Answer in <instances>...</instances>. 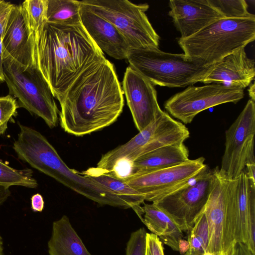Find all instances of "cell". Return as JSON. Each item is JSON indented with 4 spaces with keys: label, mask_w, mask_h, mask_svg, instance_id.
Returning a JSON list of instances; mask_svg holds the SVG:
<instances>
[{
    "label": "cell",
    "mask_w": 255,
    "mask_h": 255,
    "mask_svg": "<svg viewBox=\"0 0 255 255\" xmlns=\"http://www.w3.org/2000/svg\"><path fill=\"white\" fill-rule=\"evenodd\" d=\"M123 93L113 64L106 58L93 63L58 101L61 128L83 136L110 126L123 112Z\"/></svg>",
    "instance_id": "1"
},
{
    "label": "cell",
    "mask_w": 255,
    "mask_h": 255,
    "mask_svg": "<svg viewBox=\"0 0 255 255\" xmlns=\"http://www.w3.org/2000/svg\"><path fill=\"white\" fill-rule=\"evenodd\" d=\"M32 61L58 101L77 77L106 58L82 24L45 22L32 33Z\"/></svg>",
    "instance_id": "2"
},
{
    "label": "cell",
    "mask_w": 255,
    "mask_h": 255,
    "mask_svg": "<svg viewBox=\"0 0 255 255\" xmlns=\"http://www.w3.org/2000/svg\"><path fill=\"white\" fill-rule=\"evenodd\" d=\"M255 39V16L223 18L178 43L186 57L201 66H212Z\"/></svg>",
    "instance_id": "3"
},
{
    "label": "cell",
    "mask_w": 255,
    "mask_h": 255,
    "mask_svg": "<svg viewBox=\"0 0 255 255\" xmlns=\"http://www.w3.org/2000/svg\"><path fill=\"white\" fill-rule=\"evenodd\" d=\"M22 160L33 168L101 205L130 208L128 203L109 189L70 168L43 135L35 136L27 143L23 151Z\"/></svg>",
    "instance_id": "4"
},
{
    "label": "cell",
    "mask_w": 255,
    "mask_h": 255,
    "mask_svg": "<svg viewBox=\"0 0 255 255\" xmlns=\"http://www.w3.org/2000/svg\"><path fill=\"white\" fill-rule=\"evenodd\" d=\"M129 66L154 86L185 87L201 82L214 65H199L184 53L165 52L158 48L131 49L127 56Z\"/></svg>",
    "instance_id": "5"
},
{
    "label": "cell",
    "mask_w": 255,
    "mask_h": 255,
    "mask_svg": "<svg viewBox=\"0 0 255 255\" xmlns=\"http://www.w3.org/2000/svg\"><path fill=\"white\" fill-rule=\"evenodd\" d=\"M3 73L9 95L17 99L19 107L42 118L49 128L56 127L59 112L54 97L33 61L24 65L10 58L4 59Z\"/></svg>",
    "instance_id": "6"
},
{
    "label": "cell",
    "mask_w": 255,
    "mask_h": 255,
    "mask_svg": "<svg viewBox=\"0 0 255 255\" xmlns=\"http://www.w3.org/2000/svg\"><path fill=\"white\" fill-rule=\"evenodd\" d=\"M80 2L111 23L131 49L158 48L160 37L145 14L148 4H135L127 0H83Z\"/></svg>",
    "instance_id": "7"
},
{
    "label": "cell",
    "mask_w": 255,
    "mask_h": 255,
    "mask_svg": "<svg viewBox=\"0 0 255 255\" xmlns=\"http://www.w3.org/2000/svg\"><path fill=\"white\" fill-rule=\"evenodd\" d=\"M189 135L184 124L163 112L128 141L103 154L97 167L111 171L119 161L132 163L141 155L161 147L184 143Z\"/></svg>",
    "instance_id": "8"
},
{
    "label": "cell",
    "mask_w": 255,
    "mask_h": 255,
    "mask_svg": "<svg viewBox=\"0 0 255 255\" xmlns=\"http://www.w3.org/2000/svg\"><path fill=\"white\" fill-rule=\"evenodd\" d=\"M214 178L213 169L207 166L191 182L152 203L168 214L182 232H189L205 206Z\"/></svg>",
    "instance_id": "9"
},
{
    "label": "cell",
    "mask_w": 255,
    "mask_h": 255,
    "mask_svg": "<svg viewBox=\"0 0 255 255\" xmlns=\"http://www.w3.org/2000/svg\"><path fill=\"white\" fill-rule=\"evenodd\" d=\"M204 161L203 157L189 159L174 166L137 172L123 180L153 203L194 179L207 166Z\"/></svg>",
    "instance_id": "10"
},
{
    "label": "cell",
    "mask_w": 255,
    "mask_h": 255,
    "mask_svg": "<svg viewBox=\"0 0 255 255\" xmlns=\"http://www.w3.org/2000/svg\"><path fill=\"white\" fill-rule=\"evenodd\" d=\"M255 103L249 100L236 120L225 132V150L220 171L235 179L248 163H255Z\"/></svg>",
    "instance_id": "11"
},
{
    "label": "cell",
    "mask_w": 255,
    "mask_h": 255,
    "mask_svg": "<svg viewBox=\"0 0 255 255\" xmlns=\"http://www.w3.org/2000/svg\"><path fill=\"white\" fill-rule=\"evenodd\" d=\"M244 97V89L215 83L189 86L164 103L167 112L183 124H190L200 112L227 103H237Z\"/></svg>",
    "instance_id": "12"
},
{
    "label": "cell",
    "mask_w": 255,
    "mask_h": 255,
    "mask_svg": "<svg viewBox=\"0 0 255 255\" xmlns=\"http://www.w3.org/2000/svg\"><path fill=\"white\" fill-rule=\"evenodd\" d=\"M226 211L236 228V242L246 244L255 254V182L245 171L238 178L227 180Z\"/></svg>",
    "instance_id": "13"
},
{
    "label": "cell",
    "mask_w": 255,
    "mask_h": 255,
    "mask_svg": "<svg viewBox=\"0 0 255 255\" xmlns=\"http://www.w3.org/2000/svg\"><path fill=\"white\" fill-rule=\"evenodd\" d=\"M122 84L135 126L140 131L163 112L154 86L130 66L126 70Z\"/></svg>",
    "instance_id": "14"
},
{
    "label": "cell",
    "mask_w": 255,
    "mask_h": 255,
    "mask_svg": "<svg viewBox=\"0 0 255 255\" xmlns=\"http://www.w3.org/2000/svg\"><path fill=\"white\" fill-rule=\"evenodd\" d=\"M214 178L203 211L209 228L207 252L224 255V238L226 221V187L228 179L218 167L213 169Z\"/></svg>",
    "instance_id": "15"
},
{
    "label": "cell",
    "mask_w": 255,
    "mask_h": 255,
    "mask_svg": "<svg viewBox=\"0 0 255 255\" xmlns=\"http://www.w3.org/2000/svg\"><path fill=\"white\" fill-rule=\"evenodd\" d=\"M168 15L181 34L186 38L224 18L208 0H171Z\"/></svg>",
    "instance_id": "16"
},
{
    "label": "cell",
    "mask_w": 255,
    "mask_h": 255,
    "mask_svg": "<svg viewBox=\"0 0 255 255\" xmlns=\"http://www.w3.org/2000/svg\"><path fill=\"white\" fill-rule=\"evenodd\" d=\"M32 33L21 4L14 5L2 36L3 59L24 65L32 62Z\"/></svg>",
    "instance_id": "17"
},
{
    "label": "cell",
    "mask_w": 255,
    "mask_h": 255,
    "mask_svg": "<svg viewBox=\"0 0 255 255\" xmlns=\"http://www.w3.org/2000/svg\"><path fill=\"white\" fill-rule=\"evenodd\" d=\"M80 5L81 24L95 44L112 58L127 59L131 48L123 35L107 20Z\"/></svg>",
    "instance_id": "18"
},
{
    "label": "cell",
    "mask_w": 255,
    "mask_h": 255,
    "mask_svg": "<svg viewBox=\"0 0 255 255\" xmlns=\"http://www.w3.org/2000/svg\"><path fill=\"white\" fill-rule=\"evenodd\" d=\"M255 76V61L247 56L245 48H241L215 64L201 82L223 84L245 89L251 84Z\"/></svg>",
    "instance_id": "19"
},
{
    "label": "cell",
    "mask_w": 255,
    "mask_h": 255,
    "mask_svg": "<svg viewBox=\"0 0 255 255\" xmlns=\"http://www.w3.org/2000/svg\"><path fill=\"white\" fill-rule=\"evenodd\" d=\"M148 230L157 236L164 244L179 251L178 244L182 239V231L171 217L155 204L143 203L134 209Z\"/></svg>",
    "instance_id": "20"
},
{
    "label": "cell",
    "mask_w": 255,
    "mask_h": 255,
    "mask_svg": "<svg viewBox=\"0 0 255 255\" xmlns=\"http://www.w3.org/2000/svg\"><path fill=\"white\" fill-rule=\"evenodd\" d=\"M48 252L49 255H93L87 249L66 215L53 222Z\"/></svg>",
    "instance_id": "21"
},
{
    "label": "cell",
    "mask_w": 255,
    "mask_h": 255,
    "mask_svg": "<svg viewBox=\"0 0 255 255\" xmlns=\"http://www.w3.org/2000/svg\"><path fill=\"white\" fill-rule=\"evenodd\" d=\"M188 159L189 150L184 143L164 146L136 159L132 163L131 174L174 166Z\"/></svg>",
    "instance_id": "22"
},
{
    "label": "cell",
    "mask_w": 255,
    "mask_h": 255,
    "mask_svg": "<svg viewBox=\"0 0 255 255\" xmlns=\"http://www.w3.org/2000/svg\"><path fill=\"white\" fill-rule=\"evenodd\" d=\"M81 173L102 185L118 196L132 209L144 203V196L127 184L123 179L97 167H90Z\"/></svg>",
    "instance_id": "23"
},
{
    "label": "cell",
    "mask_w": 255,
    "mask_h": 255,
    "mask_svg": "<svg viewBox=\"0 0 255 255\" xmlns=\"http://www.w3.org/2000/svg\"><path fill=\"white\" fill-rule=\"evenodd\" d=\"M80 3L75 0H47V22L57 24H81Z\"/></svg>",
    "instance_id": "24"
},
{
    "label": "cell",
    "mask_w": 255,
    "mask_h": 255,
    "mask_svg": "<svg viewBox=\"0 0 255 255\" xmlns=\"http://www.w3.org/2000/svg\"><path fill=\"white\" fill-rule=\"evenodd\" d=\"M30 169H16L0 160V185L9 187L20 186L35 188L38 186Z\"/></svg>",
    "instance_id": "25"
},
{
    "label": "cell",
    "mask_w": 255,
    "mask_h": 255,
    "mask_svg": "<svg viewBox=\"0 0 255 255\" xmlns=\"http://www.w3.org/2000/svg\"><path fill=\"white\" fill-rule=\"evenodd\" d=\"M31 31H37L47 22V0H26L21 4Z\"/></svg>",
    "instance_id": "26"
},
{
    "label": "cell",
    "mask_w": 255,
    "mask_h": 255,
    "mask_svg": "<svg viewBox=\"0 0 255 255\" xmlns=\"http://www.w3.org/2000/svg\"><path fill=\"white\" fill-rule=\"evenodd\" d=\"M210 4L227 18H242L250 16L248 4L244 0H208Z\"/></svg>",
    "instance_id": "27"
},
{
    "label": "cell",
    "mask_w": 255,
    "mask_h": 255,
    "mask_svg": "<svg viewBox=\"0 0 255 255\" xmlns=\"http://www.w3.org/2000/svg\"><path fill=\"white\" fill-rule=\"evenodd\" d=\"M19 106L16 99L8 95L0 97V135L7 128L9 121L17 114Z\"/></svg>",
    "instance_id": "28"
},
{
    "label": "cell",
    "mask_w": 255,
    "mask_h": 255,
    "mask_svg": "<svg viewBox=\"0 0 255 255\" xmlns=\"http://www.w3.org/2000/svg\"><path fill=\"white\" fill-rule=\"evenodd\" d=\"M146 233L143 228L131 233L127 244L126 255H145Z\"/></svg>",
    "instance_id": "29"
},
{
    "label": "cell",
    "mask_w": 255,
    "mask_h": 255,
    "mask_svg": "<svg viewBox=\"0 0 255 255\" xmlns=\"http://www.w3.org/2000/svg\"><path fill=\"white\" fill-rule=\"evenodd\" d=\"M189 232L201 242L205 252H207L209 244V228L203 210L196 219L193 228Z\"/></svg>",
    "instance_id": "30"
},
{
    "label": "cell",
    "mask_w": 255,
    "mask_h": 255,
    "mask_svg": "<svg viewBox=\"0 0 255 255\" xmlns=\"http://www.w3.org/2000/svg\"><path fill=\"white\" fill-rule=\"evenodd\" d=\"M146 245L150 255H164L162 243L156 235L147 233Z\"/></svg>",
    "instance_id": "31"
},
{
    "label": "cell",
    "mask_w": 255,
    "mask_h": 255,
    "mask_svg": "<svg viewBox=\"0 0 255 255\" xmlns=\"http://www.w3.org/2000/svg\"><path fill=\"white\" fill-rule=\"evenodd\" d=\"M14 4L0 0V35L2 36L8 17Z\"/></svg>",
    "instance_id": "32"
},
{
    "label": "cell",
    "mask_w": 255,
    "mask_h": 255,
    "mask_svg": "<svg viewBox=\"0 0 255 255\" xmlns=\"http://www.w3.org/2000/svg\"><path fill=\"white\" fill-rule=\"evenodd\" d=\"M229 255H255L247 245L241 242H236Z\"/></svg>",
    "instance_id": "33"
},
{
    "label": "cell",
    "mask_w": 255,
    "mask_h": 255,
    "mask_svg": "<svg viewBox=\"0 0 255 255\" xmlns=\"http://www.w3.org/2000/svg\"><path fill=\"white\" fill-rule=\"evenodd\" d=\"M31 205L33 211L41 212L44 206L42 196L39 193L33 195L31 198Z\"/></svg>",
    "instance_id": "34"
},
{
    "label": "cell",
    "mask_w": 255,
    "mask_h": 255,
    "mask_svg": "<svg viewBox=\"0 0 255 255\" xmlns=\"http://www.w3.org/2000/svg\"><path fill=\"white\" fill-rule=\"evenodd\" d=\"M244 171L249 178L255 182V163L247 164Z\"/></svg>",
    "instance_id": "35"
},
{
    "label": "cell",
    "mask_w": 255,
    "mask_h": 255,
    "mask_svg": "<svg viewBox=\"0 0 255 255\" xmlns=\"http://www.w3.org/2000/svg\"><path fill=\"white\" fill-rule=\"evenodd\" d=\"M10 195L9 187L0 185V205L3 203Z\"/></svg>",
    "instance_id": "36"
},
{
    "label": "cell",
    "mask_w": 255,
    "mask_h": 255,
    "mask_svg": "<svg viewBox=\"0 0 255 255\" xmlns=\"http://www.w3.org/2000/svg\"><path fill=\"white\" fill-rule=\"evenodd\" d=\"M2 36L0 35V83L4 82L3 73V59L1 43Z\"/></svg>",
    "instance_id": "37"
},
{
    "label": "cell",
    "mask_w": 255,
    "mask_h": 255,
    "mask_svg": "<svg viewBox=\"0 0 255 255\" xmlns=\"http://www.w3.org/2000/svg\"><path fill=\"white\" fill-rule=\"evenodd\" d=\"M189 243L188 241L181 239L178 244L179 251L181 255L185 254L189 249Z\"/></svg>",
    "instance_id": "38"
},
{
    "label": "cell",
    "mask_w": 255,
    "mask_h": 255,
    "mask_svg": "<svg viewBox=\"0 0 255 255\" xmlns=\"http://www.w3.org/2000/svg\"><path fill=\"white\" fill-rule=\"evenodd\" d=\"M255 83H253L251 84L250 86V88L248 90L249 91V94L251 98V100L255 101Z\"/></svg>",
    "instance_id": "39"
},
{
    "label": "cell",
    "mask_w": 255,
    "mask_h": 255,
    "mask_svg": "<svg viewBox=\"0 0 255 255\" xmlns=\"http://www.w3.org/2000/svg\"><path fill=\"white\" fill-rule=\"evenodd\" d=\"M202 254L196 252L191 249H189L188 251L184 255H201Z\"/></svg>",
    "instance_id": "40"
},
{
    "label": "cell",
    "mask_w": 255,
    "mask_h": 255,
    "mask_svg": "<svg viewBox=\"0 0 255 255\" xmlns=\"http://www.w3.org/2000/svg\"><path fill=\"white\" fill-rule=\"evenodd\" d=\"M0 255H4L3 248V242L2 238L0 235Z\"/></svg>",
    "instance_id": "41"
},
{
    "label": "cell",
    "mask_w": 255,
    "mask_h": 255,
    "mask_svg": "<svg viewBox=\"0 0 255 255\" xmlns=\"http://www.w3.org/2000/svg\"><path fill=\"white\" fill-rule=\"evenodd\" d=\"M201 255H215L209 252H206L203 254H202Z\"/></svg>",
    "instance_id": "42"
},
{
    "label": "cell",
    "mask_w": 255,
    "mask_h": 255,
    "mask_svg": "<svg viewBox=\"0 0 255 255\" xmlns=\"http://www.w3.org/2000/svg\"><path fill=\"white\" fill-rule=\"evenodd\" d=\"M145 255H150V254L149 253L148 250L147 249V247L146 245V252H145Z\"/></svg>",
    "instance_id": "43"
}]
</instances>
